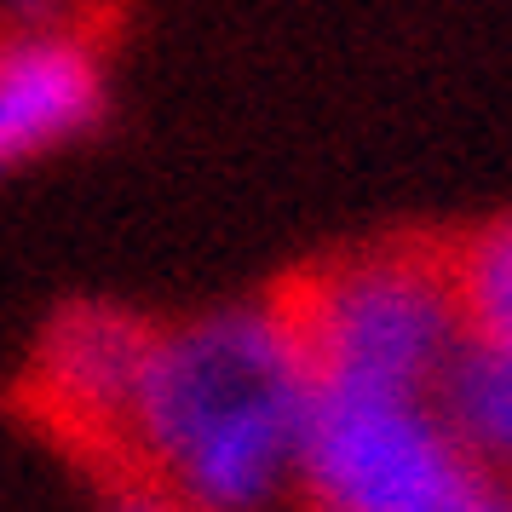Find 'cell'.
<instances>
[{
    "instance_id": "cell-4",
    "label": "cell",
    "mask_w": 512,
    "mask_h": 512,
    "mask_svg": "<svg viewBox=\"0 0 512 512\" xmlns=\"http://www.w3.org/2000/svg\"><path fill=\"white\" fill-rule=\"evenodd\" d=\"M104 81L81 41H18L0 52V173L98 127Z\"/></svg>"
},
{
    "instance_id": "cell-1",
    "label": "cell",
    "mask_w": 512,
    "mask_h": 512,
    "mask_svg": "<svg viewBox=\"0 0 512 512\" xmlns=\"http://www.w3.org/2000/svg\"><path fill=\"white\" fill-rule=\"evenodd\" d=\"M311 374L277 311L225 305L162 323L139 380L133 449L196 512H254L294 472Z\"/></svg>"
},
{
    "instance_id": "cell-7",
    "label": "cell",
    "mask_w": 512,
    "mask_h": 512,
    "mask_svg": "<svg viewBox=\"0 0 512 512\" xmlns=\"http://www.w3.org/2000/svg\"><path fill=\"white\" fill-rule=\"evenodd\" d=\"M380 512H512V489L478 455H461L455 466H443L438 478L415 484Z\"/></svg>"
},
{
    "instance_id": "cell-6",
    "label": "cell",
    "mask_w": 512,
    "mask_h": 512,
    "mask_svg": "<svg viewBox=\"0 0 512 512\" xmlns=\"http://www.w3.org/2000/svg\"><path fill=\"white\" fill-rule=\"evenodd\" d=\"M449 282L461 311V340L512 346V213L472 231H449Z\"/></svg>"
},
{
    "instance_id": "cell-8",
    "label": "cell",
    "mask_w": 512,
    "mask_h": 512,
    "mask_svg": "<svg viewBox=\"0 0 512 512\" xmlns=\"http://www.w3.org/2000/svg\"><path fill=\"white\" fill-rule=\"evenodd\" d=\"M98 495V512H196L179 495L173 484H162L150 466H127V472H110V478H98L87 484Z\"/></svg>"
},
{
    "instance_id": "cell-3",
    "label": "cell",
    "mask_w": 512,
    "mask_h": 512,
    "mask_svg": "<svg viewBox=\"0 0 512 512\" xmlns=\"http://www.w3.org/2000/svg\"><path fill=\"white\" fill-rule=\"evenodd\" d=\"M156 334L162 323L133 305H58L35 334L24 374L6 386V409L52 455H64L81 472V484L144 466L133 449V409Z\"/></svg>"
},
{
    "instance_id": "cell-5",
    "label": "cell",
    "mask_w": 512,
    "mask_h": 512,
    "mask_svg": "<svg viewBox=\"0 0 512 512\" xmlns=\"http://www.w3.org/2000/svg\"><path fill=\"white\" fill-rule=\"evenodd\" d=\"M426 409L478 461H512V346L455 340L443 357Z\"/></svg>"
},
{
    "instance_id": "cell-2",
    "label": "cell",
    "mask_w": 512,
    "mask_h": 512,
    "mask_svg": "<svg viewBox=\"0 0 512 512\" xmlns=\"http://www.w3.org/2000/svg\"><path fill=\"white\" fill-rule=\"evenodd\" d=\"M265 305L288 328L311 392L426 403L461 340L449 231H397L317 254L282 271Z\"/></svg>"
}]
</instances>
